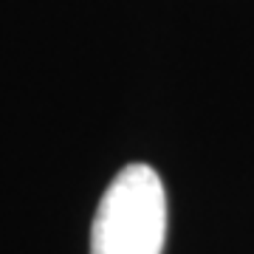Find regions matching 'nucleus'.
Segmentation results:
<instances>
[{
    "mask_svg": "<svg viewBox=\"0 0 254 254\" xmlns=\"http://www.w3.org/2000/svg\"><path fill=\"white\" fill-rule=\"evenodd\" d=\"M167 195L153 167L127 164L105 190L91 229V254H161Z\"/></svg>",
    "mask_w": 254,
    "mask_h": 254,
    "instance_id": "obj_1",
    "label": "nucleus"
}]
</instances>
